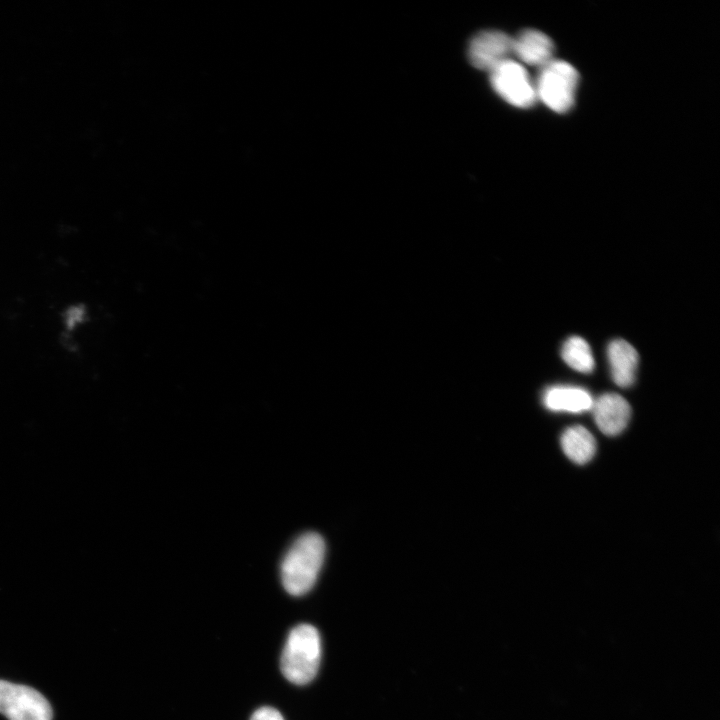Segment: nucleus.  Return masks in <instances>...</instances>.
Returning <instances> with one entry per match:
<instances>
[{"instance_id":"nucleus-1","label":"nucleus","mask_w":720,"mask_h":720,"mask_svg":"<svg viewBox=\"0 0 720 720\" xmlns=\"http://www.w3.org/2000/svg\"><path fill=\"white\" fill-rule=\"evenodd\" d=\"M325 556L321 535L307 532L295 540L281 563L284 589L293 596H302L314 586Z\"/></svg>"},{"instance_id":"nucleus-2","label":"nucleus","mask_w":720,"mask_h":720,"mask_svg":"<svg viewBox=\"0 0 720 720\" xmlns=\"http://www.w3.org/2000/svg\"><path fill=\"white\" fill-rule=\"evenodd\" d=\"M321 660V639L318 630L310 624L294 627L285 642L280 668L284 677L293 684L305 685L318 673Z\"/></svg>"},{"instance_id":"nucleus-3","label":"nucleus","mask_w":720,"mask_h":720,"mask_svg":"<svg viewBox=\"0 0 720 720\" xmlns=\"http://www.w3.org/2000/svg\"><path fill=\"white\" fill-rule=\"evenodd\" d=\"M579 82L577 70L568 62L553 59L539 70L534 81L537 99L556 113L574 105Z\"/></svg>"},{"instance_id":"nucleus-4","label":"nucleus","mask_w":720,"mask_h":720,"mask_svg":"<svg viewBox=\"0 0 720 720\" xmlns=\"http://www.w3.org/2000/svg\"><path fill=\"white\" fill-rule=\"evenodd\" d=\"M490 82L495 92L515 107L529 108L537 101L534 81L526 69L512 59L490 71Z\"/></svg>"},{"instance_id":"nucleus-5","label":"nucleus","mask_w":720,"mask_h":720,"mask_svg":"<svg viewBox=\"0 0 720 720\" xmlns=\"http://www.w3.org/2000/svg\"><path fill=\"white\" fill-rule=\"evenodd\" d=\"M0 713L9 720H51L48 701L28 686L0 680Z\"/></svg>"},{"instance_id":"nucleus-6","label":"nucleus","mask_w":720,"mask_h":720,"mask_svg":"<svg viewBox=\"0 0 720 720\" xmlns=\"http://www.w3.org/2000/svg\"><path fill=\"white\" fill-rule=\"evenodd\" d=\"M511 55H513L512 38L498 30L477 33L468 46V59L471 65L489 72L510 59Z\"/></svg>"},{"instance_id":"nucleus-7","label":"nucleus","mask_w":720,"mask_h":720,"mask_svg":"<svg viewBox=\"0 0 720 720\" xmlns=\"http://www.w3.org/2000/svg\"><path fill=\"white\" fill-rule=\"evenodd\" d=\"M594 420L602 433L615 436L627 426L631 408L628 402L616 393H606L593 401Z\"/></svg>"},{"instance_id":"nucleus-8","label":"nucleus","mask_w":720,"mask_h":720,"mask_svg":"<svg viewBox=\"0 0 720 720\" xmlns=\"http://www.w3.org/2000/svg\"><path fill=\"white\" fill-rule=\"evenodd\" d=\"M554 50L553 41L536 29L523 30L512 38V54L527 65L541 68L553 60Z\"/></svg>"},{"instance_id":"nucleus-9","label":"nucleus","mask_w":720,"mask_h":720,"mask_svg":"<svg viewBox=\"0 0 720 720\" xmlns=\"http://www.w3.org/2000/svg\"><path fill=\"white\" fill-rule=\"evenodd\" d=\"M613 381L620 387L634 383L639 356L635 348L625 340L612 341L607 349Z\"/></svg>"},{"instance_id":"nucleus-10","label":"nucleus","mask_w":720,"mask_h":720,"mask_svg":"<svg viewBox=\"0 0 720 720\" xmlns=\"http://www.w3.org/2000/svg\"><path fill=\"white\" fill-rule=\"evenodd\" d=\"M543 403L552 411L581 413L592 408L593 399L583 388L554 386L545 391Z\"/></svg>"},{"instance_id":"nucleus-11","label":"nucleus","mask_w":720,"mask_h":720,"mask_svg":"<svg viewBox=\"0 0 720 720\" xmlns=\"http://www.w3.org/2000/svg\"><path fill=\"white\" fill-rule=\"evenodd\" d=\"M561 447L571 461L576 464H585L594 456L596 442L593 435L585 427L576 425L563 432Z\"/></svg>"},{"instance_id":"nucleus-12","label":"nucleus","mask_w":720,"mask_h":720,"mask_svg":"<svg viewBox=\"0 0 720 720\" xmlns=\"http://www.w3.org/2000/svg\"><path fill=\"white\" fill-rule=\"evenodd\" d=\"M561 355L566 364L576 371L590 373L594 369L590 346L579 336H572L565 341Z\"/></svg>"},{"instance_id":"nucleus-13","label":"nucleus","mask_w":720,"mask_h":720,"mask_svg":"<svg viewBox=\"0 0 720 720\" xmlns=\"http://www.w3.org/2000/svg\"><path fill=\"white\" fill-rule=\"evenodd\" d=\"M250 720H284V718L277 709L263 706L252 714Z\"/></svg>"}]
</instances>
